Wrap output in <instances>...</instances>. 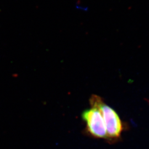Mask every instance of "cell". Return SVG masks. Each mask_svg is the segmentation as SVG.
<instances>
[{
	"label": "cell",
	"mask_w": 149,
	"mask_h": 149,
	"mask_svg": "<svg viewBox=\"0 0 149 149\" xmlns=\"http://www.w3.org/2000/svg\"><path fill=\"white\" fill-rule=\"evenodd\" d=\"M91 107H97L101 113L106 128L108 139H116L120 137L123 130V124L117 113L107 105L100 96L93 95L90 99Z\"/></svg>",
	"instance_id": "1"
},
{
	"label": "cell",
	"mask_w": 149,
	"mask_h": 149,
	"mask_svg": "<svg viewBox=\"0 0 149 149\" xmlns=\"http://www.w3.org/2000/svg\"><path fill=\"white\" fill-rule=\"evenodd\" d=\"M81 118L86 124V131L90 136L98 139H107L106 128L100 111L95 107L85 109Z\"/></svg>",
	"instance_id": "2"
}]
</instances>
